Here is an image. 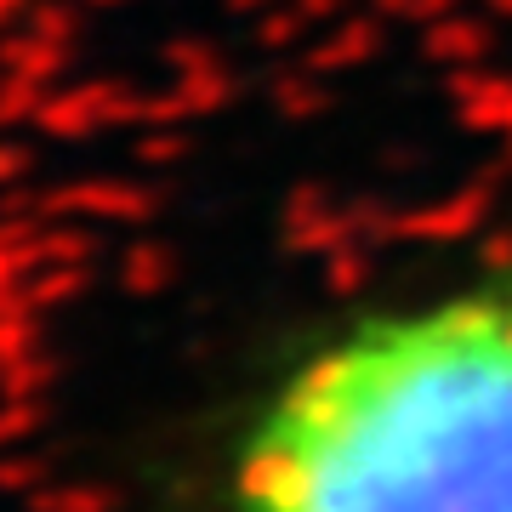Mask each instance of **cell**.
<instances>
[{
  "mask_svg": "<svg viewBox=\"0 0 512 512\" xmlns=\"http://www.w3.org/2000/svg\"><path fill=\"white\" fill-rule=\"evenodd\" d=\"M234 512H512V291L370 313L262 399Z\"/></svg>",
  "mask_w": 512,
  "mask_h": 512,
  "instance_id": "1",
  "label": "cell"
}]
</instances>
